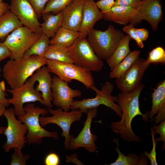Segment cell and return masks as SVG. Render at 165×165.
Masks as SVG:
<instances>
[{"instance_id": "6da1fadb", "label": "cell", "mask_w": 165, "mask_h": 165, "mask_svg": "<svg viewBox=\"0 0 165 165\" xmlns=\"http://www.w3.org/2000/svg\"><path fill=\"white\" fill-rule=\"evenodd\" d=\"M145 85L141 83L133 90L127 92L119 93L113 96L115 102H117L122 110L121 119L118 122H112L110 126L112 130L123 140L129 142H140V137L134 134L132 128L131 123L135 117L140 115L143 118L144 114L141 112L139 97Z\"/></svg>"}, {"instance_id": "7a4b0ae2", "label": "cell", "mask_w": 165, "mask_h": 165, "mask_svg": "<svg viewBox=\"0 0 165 165\" xmlns=\"http://www.w3.org/2000/svg\"><path fill=\"white\" fill-rule=\"evenodd\" d=\"M47 64V59L36 55L23 57L18 60L10 58L3 67V77L11 89L18 88L34 72Z\"/></svg>"}, {"instance_id": "3957f363", "label": "cell", "mask_w": 165, "mask_h": 165, "mask_svg": "<svg viewBox=\"0 0 165 165\" xmlns=\"http://www.w3.org/2000/svg\"><path fill=\"white\" fill-rule=\"evenodd\" d=\"M25 113L17 117L18 119L24 123L27 128L26 141L28 145L40 144L43 138L49 137L57 140L59 136L56 132H50L44 129L40 125L39 118L40 115L45 116L48 113V110L42 108L29 103L24 107Z\"/></svg>"}, {"instance_id": "277c9868", "label": "cell", "mask_w": 165, "mask_h": 165, "mask_svg": "<svg viewBox=\"0 0 165 165\" xmlns=\"http://www.w3.org/2000/svg\"><path fill=\"white\" fill-rule=\"evenodd\" d=\"M124 35L111 25L105 31L93 28L86 38L94 52L101 60L106 61L112 54Z\"/></svg>"}, {"instance_id": "5b68a950", "label": "cell", "mask_w": 165, "mask_h": 165, "mask_svg": "<svg viewBox=\"0 0 165 165\" xmlns=\"http://www.w3.org/2000/svg\"><path fill=\"white\" fill-rule=\"evenodd\" d=\"M46 67L50 73L68 83L75 80L82 83L87 89L95 86L91 72L74 63L47 59Z\"/></svg>"}, {"instance_id": "8992f818", "label": "cell", "mask_w": 165, "mask_h": 165, "mask_svg": "<svg viewBox=\"0 0 165 165\" xmlns=\"http://www.w3.org/2000/svg\"><path fill=\"white\" fill-rule=\"evenodd\" d=\"M67 50L75 64L91 72H98L102 69L103 61L95 54L86 38L79 37Z\"/></svg>"}, {"instance_id": "52a82bcc", "label": "cell", "mask_w": 165, "mask_h": 165, "mask_svg": "<svg viewBox=\"0 0 165 165\" xmlns=\"http://www.w3.org/2000/svg\"><path fill=\"white\" fill-rule=\"evenodd\" d=\"M114 85L108 81L103 85L100 90L95 86L91 89L96 94L95 97L79 101H74L70 109H78L83 113H86L90 109L97 108L101 105H104L114 111L120 117H122V110L118 105L115 103L111 94L113 90Z\"/></svg>"}, {"instance_id": "ba28073f", "label": "cell", "mask_w": 165, "mask_h": 165, "mask_svg": "<svg viewBox=\"0 0 165 165\" xmlns=\"http://www.w3.org/2000/svg\"><path fill=\"white\" fill-rule=\"evenodd\" d=\"M42 34L35 32L23 26L14 30L3 42L12 53L10 58L15 60L22 58L26 51Z\"/></svg>"}, {"instance_id": "9c48e42d", "label": "cell", "mask_w": 165, "mask_h": 165, "mask_svg": "<svg viewBox=\"0 0 165 165\" xmlns=\"http://www.w3.org/2000/svg\"><path fill=\"white\" fill-rule=\"evenodd\" d=\"M3 115L7 121V126L3 133L6 137L2 146L3 149L8 152L13 148L22 149L27 143L25 135L28 130L26 125L16 118L13 108L6 109Z\"/></svg>"}, {"instance_id": "30bf717a", "label": "cell", "mask_w": 165, "mask_h": 165, "mask_svg": "<svg viewBox=\"0 0 165 165\" xmlns=\"http://www.w3.org/2000/svg\"><path fill=\"white\" fill-rule=\"evenodd\" d=\"M48 112L52 116L46 117L40 116V125L42 127L50 123L56 124L59 126L62 130L61 133L62 136L65 138L64 145L65 149H68L71 125L74 122H79L83 113L78 109H72L69 112L64 111L59 108L56 109L48 108Z\"/></svg>"}, {"instance_id": "8fae6325", "label": "cell", "mask_w": 165, "mask_h": 165, "mask_svg": "<svg viewBox=\"0 0 165 165\" xmlns=\"http://www.w3.org/2000/svg\"><path fill=\"white\" fill-rule=\"evenodd\" d=\"M35 82L30 78L20 87L7 90L12 95L8 99L9 103L14 105L15 114L17 117L25 113L24 107L25 103L38 101L44 105L41 94L34 87Z\"/></svg>"}, {"instance_id": "7c38bea8", "label": "cell", "mask_w": 165, "mask_h": 165, "mask_svg": "<svg viewBox=\"0 0 165 165\" xmlns=\"http://www.w3.org/2000/svg\"><path fill=\"white\" fill-rule=\"evenodd\" d=\"M52 92L53 105L65 112L69 111L74 99L82 94L80 90L72 89L68 82L56 75L52 79Z\"/></svg>"}, {"instance_id": "4fadbf2b", "label": "cell", "mask_w": 165, "mask_h": 165, "mask_svg": "<svg viewBox=\"0 0 165 165\" xmlns=\"http://www.w3.org/2000/svg\"><path fill=\"white\" fill-rule=\"evenodd\" d=\"M97 108L90 109L86 112L87 117L84 123L83 128L78 136L74 138L70 135L68 149L75 150L83 147L86 150L92 153L97 152V147L95 143L97 140L96 135L91 133L90 127L93 118L97 115Z\"/></svg>"}, {"instance_id": "5bb4252c", "label": "cell", "mask_w": 165, "mask_h": 165, "mask_svg": "<svg viewBox=\"0 0 165 165\" xmlns=\"http://www.w3.org/2000/svg\"><path fill=\"white\" fill-rule=\"evenodd\" d=\"M136 9L137 14L130 23L134 26L143 20L147 21L153 31L158 30V26L163 18L160 0H142Z\"/></svg>"}, {"instance_id": "9a60e30c", "label": "cell", "mask_w": 165, "mask_h": 165, "mask_svg": "<svg viewBox=\"0 0 165 165\" xmlns=\"http://www.w3.org/2000/svg\"><path fill=\"white\" fill-rule=\"evenodd\" d=\"M8 9L17 17L23 26L35 32L42 33L39 19L28 0H11Z\"/></svg>"}, {"instance_id": "2e32d148", "label": "cell", "mask_w": 165, "mask_h": 165, "mask_svg": "<svg viewBox=\"0 0 165 165\" xmlns=\"http://www.w3.org/2000/svg\"><path fill=\"white\" fill-rule=\"evenodd\" d=\"M150 64L146 59L139 57L122 76L116 79L117 88L123 92L133 90L141 83L144 72Z\"/></svg>"}, {"instance_id": "e0dca14e", "label": "cell", "mask_w": 165, "mask_h": 165, "mask_svg": "<svg viewBox=\"0 0 165 165\" xmlns=\"http://www.w3.org/2000/svg\"><path fill=\"white\" fill-rule=\"evenodd\" d=\"M152 106L150 112L147 111L142 118L148 121L158 124L165 120V80L161 82L151 94Z\"/></svg>"}, {"instance_id": "ac0fdd59", "label": "cell", "mask_w": 165, "mask_h": 165, "mask_svg": "<svg viewBox=\"0 0 165 165\" xmlns=\"http://www.w3.org/2000/svg\"><path fill=\"white\" fill-rule=\"evenodd\" d=\"M103 19V14L94 0H85L83 7L82 22L79 37L86 38L98 21Z\"/></svg>"}, {"instance_id": "d6986e66", "label": "cell", "mask_w": 165, "mask_h": 165, "mask_svg": "<svg viewBox=\"0 0 165 165\" xmlns=\"http://www.w3.org/2000/svg\"><path fill=\"white\" fill-rule=\"evenodd\" d=\"M85 0H73L61 11L62 27L75 31H79L83 15Z\"/></svg>"}, {"instance_id": "ffe728a7", "label": "cell", "mask_w": 165, "mask_h": 165, "mask_svg": "<svg viewBox=\"0 0 165 165\" xmlns=\"http://www.w3.org/2000/svg\"><path fill=\"white\" fill-rule=\"evenodd\" d=\"M50 72L46 66H43L36 71L31 79L35 82H38V84L36 87V90L41 92L42 99L44 105L48 108H51L53 105L52 86V79Z\"/></svg>"}, {"instance_id": "44dd1931", "label": "cell", "mask_w": 165, "mask_h": 165, "mask_svg": "<svg viewBox=\"0 0 165 165\" xmlns=\"http://www.w3.org/2000/svg\"><path fill=\"white\" fill-rule=\"evenodd\" d=\"M102 12L105 20L126 25L131 22L137 11L135 8L131 6H114L109 10Z\"/></svg>"}, {"instance_id": "7402d4cb", "label": "cell", "mask_w": 165, "mask_h": 165, "mask_svg": "<svg viewBox=\"0 0 165 165\" xmlns=\"http://www.w3.org/2000/svg\"><path fill=\"white\" fill-rule=\"evenodd\" d=\"M44 22L40 23L42 33L49 38H52L61 26L62 15L61 11L55 14L48 13L42 14Z\"/></svg>"}, {"instance_id": "603a6c76", "label": "cell", "mask_w": 165, "mask_h": 165, "mask_svg": "<svg viewBox=\"0 0 165 165\" xmlns=\"http://www.w3.org/2000/svg\"><path fill=\"white\" fill-rule=\"evenodd\" d=\"M131 38L127 35H123L111 56L106 61L112 70L130 52L129 43Z\"/></svg>"}, {"instance_id": "cb8c5ba5", "label": "cell", "mask_w": 165, "mask_h": 165, "mask_svg": "<svg viewBox=\"0 0 165 165\" xmlns=\"http://www.w3.org/2000/svg\"><path fill=\"white\" fill-rule=\"evenodd\" d=\"M22 26L17 17L8 10L0 17V39H3L14 30Z\"/></svg>"}, {"instance_id": "d4e9b609", "label": "cell", "mask_w": 165, "mask_h": 165, "mask_svg": "<svg viewBox=\"0 0 165 165\" xmlns=\"http://www.w3.org/2000/svg\"><path fill=\"white\" fill-rule=\"evenodd\" d=\"M78 31L60 27L50 40V44L57 45L66 47L72 45L79 37Z\"/></svg>"}, {"instance_id": "484cf974", "label": "cell", "mask_w": 165, "mask_h": 165, "mask_svg": "<svg viewBox=\"0 0 165 165\" xmlns=\"http://www.w3.org/2000/svg\"><path fill=\"white\" fill-rule=\"evenodd\" d=\"M141 51L135 50L131 52L117 65L109 74L111 79H117L122 76L135 63L139 57Z\"/></svg>"}, {"instance_id": "4316f807", "label": "cell", "mask_w": 165, "mask_h": 165, "mask_svg": "<svg viewBox=\"0 0 165 165\" xmlns=\"http://www.w3.org/2000/svg\"><path fill=\"white\" fill-rule=\"evenodd\" d=\"M44 57L47 59L74 64L69 55L67 47L59 45L50 44Z\"/></svg>"}, {"instance_id": "83f0119b", "label": "cell", "mask_w": 165, "mask_h": 165, "mask_svg": "<svg viewBox=\"0 0 165 165\" xmlns=\"http://www.w3.org/2000/svg\"><path fill=\"white\" fill-rule=\"evenodd\" d=\"M50 38L42 33L41 37L26 51L23 57H27L33 55L43 57L50 44Z\"/></svg>"}, {"instance_id": "f1b7e54d", "label": "cell", "mask_w": 165, "mask_h": 165, "mask_svg": "<svg viewBox=\"0 0 165 165\" xmlns=\"http://www.w3.org/2000/svg\"><path fill=\"white\" fill-rule=\"evenodd\" d=\"M114 141L117 144L115 150L118 154V156L116 161L110 165H140V158L138 155L134 153L129 154L127 156L124 155L119 149L118 139H115Z\"/></svg>"}, {"instance_id": "f546056e", "label": "cell", "mask_w": 165, "mask_h": 165, "mask_svg": "<svg viewBox=\"0 0 165 165\" xmlns=\"http://www.w3.org/2000/svg\"><path fill=\"white\" fill-rule=\"evenodd\" d=\"M73 0H50L42 12L57 13L61 11Z\"/></svg>"}, {"instance_id": "4dcf8cb0", "label": "cell", "mask_w": 165, "mask_h": 165, "mask_svg": "<svg viewBox=\"0 0 165 165\" xmlns=\"http://www.w3.org/2000/svg\"><path fill=\"white\" fill-rule=\"evenodd\" d=\"M150 64L165 63V51L161 46H158L153 49L148 53L146 59Z\"/></svg>"}, {"instance_id": "1f68e13d", "label": "cell", "mask_w": 165, "mask_h": 165, "mask_svg": "<svg viewBox=\"0 0 165 165\" xmlns=\"http://www.w3.org/2000/svg\"><path fill=\"white\" fill-rule=\"evenodd\" d=\"M14 152L12 156L11 165H26L27 160L30 157L27 154H23L22 149L17 148H14Z\"/></svg>"}, {"instance_id": "d6a6232c", "label": "cell", "mask_w": 165, "mask_h": 165, "mask_svg": "<svg viewBox=\"0 0 165 165\" xmlns=\"http://www.w3.org/2000/svg\"><path fill=\"white\" fill-rule=\"evenodd\" d=\"M151 132L152 138V148L150 153L147 151L144 152V155L150 160V165H157L156 152L157 143L155 140L154 138L155 134L154 133L152 127H151Z\"/></svg>"}, {"instance_id": "836d02e7", "label": "cell", "mask_w": 165, "mask_h": 165, "mask_svg": "<svg viewBox=\"0 0 165 165\" xmlns=\"http://www.w3.org/2000/svg\"><path fill=\"white\" fill-rule=\"evenodd\" d=\"M123 30L131 38L134 40L139 47L141 48L144 47L143 42L138 37L133 25L131 24L129 25H126L123 28Z\"/></svg>"}, {"instance_id": "e575fe53", "label": "cell", "mask_w": 165, "mask_h": 165, "mask_svg": "<svg viewBox=\"0 0 165 165\" xmlns=\"http://www.w3.org/2000/svg\"><path fill=\"white\" fill-rule=\"evenodd\" d=\"M155 134H159L160 136L159 138L155 139L156 141L158 142L163 141V142L162 147V150L165 149V120L162 121L158 125H155L152 127Z\"/></svg>"}, {"instance_id": "d590c367", "label": "cell", "mask_w": 165, "mask_h": 165, "mask_svg": "<svg viewBox=\"0 0 165 165\" xmlns=\"http://www.w3.org/2000/svg\"><path fill=\"white\" fill-rule=\"evenodd\" d=\"M34 9L39 19L46 4L50 0H28Z\"/></svg>"}, {"instance_id": "8d00e7d4", "label": "cell", "mask_w": 165, "mask_h": 165, "mask_svg": "<svg viewBox=\"0 0 165 165\" xmlns=\"http://www.w3.org/2000/svg\"><path fill=\"white\" fill-rule=\"evenodd\" d=\"M115 0H100L96 3L98 8L102 12L108 10L114 5Z\"/></svg>"}, {"instance_id": "74e56055", "label": "cell", "mask_w": 165, "mask_h": 165, "mask_svg": "<svg viewBox=\"0 0 165 165\" xmlns=\"http://www.w3.org/2000/svg\"><path fill=\"white\" fill-rule=\"evenodd\" d=\"M141 0H115L114 6H131L136 8Z\"/></svg>"}, {"instance_id": "f35d334b", "label": "cell", "mask_w": 165, "mask_h": 165, "mask_svg": "<svg viewBox=\"0 0 165 165\" xmlns=\"http://www.w3.org/2000/svg\"><path fill=\"white\" fill-rule=\"evenodd\" d=\"M60 163V159L57 154L51 153L46 157L44 163L46 165H58Z\"/></svg>"}, {"instance_id": "ab89813d", "label": "cell", "mask_w": 165, "mask_h": 165, "mask_svg": "<svg viewBox=\"0 0 165 165\" xmlns=\"http://www.w3.org/2000/svg\"><path fill=\"white\" fill-rule=\"evenodd\" d=\"M1 71L2 70L0 66V77L1 76ZM3 85L2 83L0 82V103L7 107L9 106V104L8 99L6 97L7 94L5 92V85H4L3 86Z\"/></svg>"}, {"instance_id": "60d3db41", "label": "cell", "mask_w": 165, "mask_h": 165, "mask_svg": "<svg viewBox=\"0 0 165 165\" xmlns=\"http://www.w3.org/2000/svg\"><path fill=\"white\" fill-rule=\"evenodd\" d=\"M12 53L3 42H0V62L8 57H10Z\"/></svg>"}, {"instance_id": "b9f144b4", "label": "cell", "mask_w": 165, "mask_h": 165, "mask_svg": "<svg viewBox=\"0 0 165 165\" xmlns=\"http://www.w3.org/2000/svg\"><path fill=\"white\" fill-rule=\"evenodd\" d=\"M135 29L138 37L143 42L145 41L148 38L149 32L147 29L145 28H135Z\"/></svg>"}, {"instance_id": "7bdbcfd3", "label": "cell", "mask_w": 165, "mask_h": 165, "mask_svg": "<svg viewBox=\"0 0 165 165\" xmlns=\"http://www.w3.org/2000/svg\"><path fill=\"white\" fill-rule=\"evenodd\" d=\"M65 162L67 163H72L77 165H83V163L80 161L76 153H73L70 156L66 155Z\"/></svg>"}, {"instance_id": "ee69618b", "label": "cell", "mask_w": 165, "mask_h": 165, "mask_svg": "<svg viewBox=\"0 0 165 165\" xmlns=\"http://www.w3.org/2000/svg\"><path fill=\"white\" fill-rule=\"evenodd\" d=\"M8 3L0 1V17L8 10Z\"/></svg>"}, {"instance_id": "f6af8a7d", "label": "cell", "mask_w": 165, "mask_h": 165, "mask_svg": "<svg viewBox=\"0 0 165 165\" xmlns=\"http://www.w3.org/2000/svg\"><path fill=\"white\" fill-rule=\"evenodd\" d=\"M6 107L4 105L0 103V117L3 115L6 109Z\"/></svg>"}, {"instance_id": "bcb514c9", "label": "cell", "mask_w": 165, "mask_h": 165, "mask_svg": "<svg viewBox=\"0 0 165 165\" xmlns=\"http://www.w3.org/2000/svg\"><path fill=\"white\" fill-rule=\"evenodd\" d=\"M6 127H0V134L4 133Z\"/></svg>"}, {"instance_id": "7dc6e473", "label": "cell", "mask_w": 165, "mask_h": 165, "mask_svg": "<svg viewBox=\"0 0 165 165\" xmlns=\"http://www.w3.org/2000/svg\"><path fill=\"white\" fill-rule=\"evenodd\" d=\"M3 0H0V1H3Z\"/></svg>"}, {"instance_id": "c3c4849f", "label": "cell", "mask_w": 165, "mask_h": 165, "mask_svg": "<svg viewBox=\"0 0 165 165\" xmlns=\"http://www.w3.org/2000/svg\"></svg>"}]
</instances>
